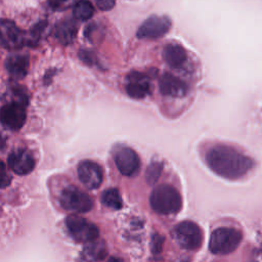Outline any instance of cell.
<instances>
[{
	"instance_id": "1",
	"label": "cell",
	"mask_w": 262,
	"mask_h": 262,
	"mask_svg": "<svg viewBox=\"0 0 262 262\" xmlns=\"http://www.w3.org/2000/svg\"><path fill=\"white\" fill-rule=\"evenodd\" d=\"M206 164L217 175L234 180L245 176L252 168L251 158L227 145H215L206 154Z\"/></svg>"
},
{
	"instance_id": "2",
	"label": "cell",
	"mask_w": 262,
	"mask_h": 262,
	"mask_svg": "<svg viewBox=\"0 0 262 262\" xmlns=\"http://www.w3.org/2000/svg\"><path fill=\"white\" fill-rule=\"evenodd\" d=\"M151 209L161 215L176 214L182 207V198L178 190L170 184L158 185L149 196Z\"/></svg>"
},
{
	"instance_id": "3",
	"label": "cell",
	"mask_w": 262,
	"mask_h": 262,
	"mask_svg": "<svg viewBox=\"0 0 262 262\" xmlns=\"http://www.w3.org/2000/svg\"><path fill=\"white\" fill-rule=\"evenodd\" d=\"M242 232L232 227L215 229L210 237L209 249L213 254L226 255L233 252L241 244Z\"/></svg>"
},
{
	"instance_id": "4",
	"label": "cell",
	"mask_w": 262,
	"mask_h": 262,
	"mask_svg": "<svg viewBox=\"0 0 262 262\" xmlns=\"http://www.w3.org/2000/svg\"><path fill=\"white\" fill-rule=\"evenodd\" d=\"M59 201L61 207L66 211L73 213H86L93 207V202L90 195L73 185L66 187L61 191Z\"/></svg>"
},
{
	"instance_id": "5",
	"label": "cell",
	"mask_w": 262,
	"mask_h": 262,
	"mask_svg": "<svg viewBox=\"0 0 262 262\" xmlns=\"http://www.w3.org/2000/svg\"><path fill=\"white\" fill-rule=\"evenodd\" d=\"M177 244L186 250H199L203 243V232L192 221H183L175 226L172 233Z\"/></svg>"
},
{
	"instance_id": "6",
	"label": "cell",
	"mask_w": 262,
	"mask_h": 262,
	"mask_svg": "<svg viewBox=\"0 0 262 262\" xmlns=\"http://www.w3.org/2000/svg\"><path fill=\"white\" fill-rule=\"evenodd\" d=\"M66 226L70 235L79 243H89L97 239L99 231L95 224L83 217L70 215L66 219Z\"/></svg>"
},
{
	"instance_id": "7",
	"label": "cell",
	"mask_w": 262,
	"mask_h": 262,
	"mask_svg": "<svg viewBox=\"0 0 262 262\" xmlns=\"http://www.w3.org/2000/svg\"><path fill=\"white\" fill-rule=\"evenodd\" d=\"M113 157L118 170L125 176L131 177L138 173L140 160L136 151L124 145H118L113 150Z\"/></svg>"
},
{
	"instance_id": "8",
	"label": "cell",
	"mask_w": 262,
	"mask_h": 262,
	"mask_svg": "<svg viewBox=\"0 0 262 262\" xmlns=\"http://www.w3.org/2000/svg\"><path fill=\"white\" fill-rule=\"evenodd\" d=\"M25 104L19 102H8L0 108V123L7 129L19 130L27 118Z\"/></svg>"
},
{
	"instance_id": "9",
	"label": "cell",
	"mask_w": 262,
	"mask_h": 262,
	"mask_svg": "<svg viewBox=\"0 0 262 262\" xmlns=\"http://www.w3.org/2000/svg\"><path fill=\"white\" fill-rule=\"evenodd\" d=\"M171 28V21L167 16L151 15L145 19L137 31V37L140 39H158L168 33Z\"/></svg>"
},
{
	"instance_id": "10",
	"label": "cell",
	"mask_w": 262,
	"mask_h": 262,
	"mask_svg": "<svg viewBox=\"0 0 262 262\" xmlns=\"http://www.w3.org/2000/svg\"><path fill=\"white\" fill-rule=\"evenodd\" d=\"M27 43L25 34L9 19H0V44L7 49H19Z\"/></svg>"
},
{
	"instance_id": "11",
	"label": "cell",
	"mask_w": 262,
	"mask_h": 262,
	"mask_svg": "<svg viewBox=\"0 0 262 262\" xmlns=\"http://www.w3.org/2000/svg\"><path fill=\"white\" fill-rule=\"evenodd\" d=\"M126 92L135 99H142L151 93V82L149 78L139 72H131L126 78Z\"/></svg>"
},
{
	"instance_id": "12",
	"label": "cell",
	"mask_w": 262,
	"mask_h": 262,
	"mask_svg": "<svg viewBox=\"0 0 262 262\" xmlns=\"http://www.w3.org/2000/svg\"><path fill=\"white\" fill-rule=\"evenodd\" d=\"M78 177L80 181L89 189H96L100 186L103 174L101 167L95 162L85 160L78 165Z\"/></svg>"
},
{
	"instance_id": "13",
	"label": "cell",
	"mask_w": 262,
	"mask_h": 262,
	"mask_svg": "<svg viewBox=\"0 0 262 262\" xmlns=\"http://www.w3.org/2000/svg\"><path fill=\"white\" fill-rule=\"evenodd\" d=\"M9 168L18 175H27L31 173L35 167V159L26 149H16L8 157Z\"/></svg>"
},
{
	"instance_id": "14",
	"label": "cell",
	"mask_w": 262,
	"mask_h": 262,
	"mask_svg": "<svg viewBox=\"0 0 262 262\" xmlns=\"http://www.w3.org/2000/svg\"><path fill=\"white\" fill-rule=\"evenodd\" d=\"M159 88L163 95L171 97H182L187 93V85L178 77L165 73L159 81Z\"/></svg>"
},
{
	"instance_id": "15",
	"label": "cell",
	"mask_w": 262,
	"mask_h": 262,
	"mask_svg": "<svg viewBox=\"0 0 262 262\" xmlns=\"http://www.w3.org/2000/svg\"><path fill=\"white\" fill-rule=\"evenodd\" d=\"M30 58L26 54H14L7 57L5 60V68L14 79H23L29 71Z\"/></svg>"
},
{
	"instance_id": "16",
	"label": "cell",
	"mask_w": 262,
	"mask_h": 262,
	"mask_svg": "<svg viewBox=\"0 0 262 262\" xmlns=\"http://www.w3.org/2000/svg\"><path fill=\"white\" fill-rule=\"evenodd\" d=\"M163 58L169 67L173 69H179L186 61L187 54L181 45L170 43L167 44L163 49Z\"/></svg>"
},
{
	"instance_id": "17",
	"label": "cell",
	"mask_w": 262,
	"mask_h": 262,
	"mask_svg": "<svg viewBox=\"0 0 262 262\" xmlns=\"http://www.w3.org/2000/svg\"><path fill=\"white\" fill-rule=\"evenodd\" d=\"M78 26L73 19H64L58 21L54 28L55 38L63 45L71 44L77 35Z\"/></svg>"
},
{
	"instance_id": "18",
	"label": "cell",
	"mask_w": 262,
	"mask_h": 262,
	"mask_svg": "<svg viewBox=\"0 0 262 262\" xmlns=\"http://www.w3.org/2000/svg\"><path fill=\"white\" fill-rule=\"evenodd\" d=\"M107 250L103 241H92L86 243V246L83 249L82 257L84 260L93 262L102 260L106 256Z\"/></svg>"
},
{
	"instance_id": "19",
	"label": "cell",
	"mask_w": 262,
	"mask_h": 262,
	"mask_svg": "<svg viewBox=\"0 0 262 262\" xmlns=\"http://www.w3.org/2000/svg\"><path fill=\"white\" fill-rule=\"evenodd\" d=\"M94 12V7L89 0H79L73 6V14L79 20L89 19Z\"/></svg>"
},
{
	"instance_id": "20",
	"label": "cell",
	"mask_w": 262,
	"mask_h": 262,
	"mask_svg": "<svg viewBox=\"0 0 262 262\" xmlns=\"http://www.w3.org/2000/svg\"><path fill=\"white\" fill-rule=\"evenodd\" d=\"M101 202L104 206L114 210H119L123 206L121 194L117 188L105 189L101 195Z\"/></svg>"
},
{
	"instance_id": "21",
	"label": "cell",
	"mask_w": 262,
	"mask_h": 262,
	"mask_svg": "<svg viewBox=\"0 0 262 262\" xmlns=\"http://www.w3.org/2000/svg\"><path fill=\"white\" fill-rule=\"evenodd\" d=\"M162 168H163V166L159 162H154L148 166V168L146 169V172H145V179L148 184L152 185L158 181V179L160 178V175L162 173Z\"/></svg>"
},
{
	"instance_id": "22",
	"label": "cell",
	"mask_w": 262,
	"mask_h": 262,
	"mask_svg": "<svg viewBox=\"0 0 262 262\" xmlns=\"http://www.w3.org/2000/svg\"><path fill=\"white\" fill-rule=\"evenodd\" d=\"M47 27V21H39L37 23L32 29H31V34H30V42H34V44L37 43V41L41 38V36L43 35V33L45 32V29Z\"/></svg>"
},
{
	"instance_id": "23",
	"label": "cell",
	"mask_w": 262,
	"mask_h": 262,
	"mask_svg": "<svg viewBox=\"0 0 262 262\" xmlns=\"http://www.w3.org/2000/svg\"><path fill=\"white\" fill-rule=\"evenodd\" d=\"M76 0H48L49 6L56 11L68 9L70 6L75 5Z\"/></svg>"
},
{
	"instance_id": "24",
	"label": "cell",
	"mask_w": 262,
	"mask_h": 262,
	"mask_svg": "<svg viewBox=\"0 0 262 262\" xmlns=\"http://www.w3.org/2000/svg\"><path fill=\"white\" fill-rule=\"evenodd\" d=\"M11 182V176L8 174L5 164L0 160V188L7 187Z\"/></svg>"
},
{
	"instance_id": "25",
	"label": "cell",
	"mask_w": 262,
	"mask_h": 262,
	"mask_svg": "<svg viewBox=\"0 0 262 262\" xmlns=\"http://www.w3.org/2000/svg\"><path fill=\"white\" fill-rule=\"evenodd\" d=\"M79 57H80V59L83 60L86 64L92 66V64H95V63H96L95 55H94L91 51H88V50H81V51L79 52Z\"/></svg>"
},
{
	"instance_id": "26",
	"label": "cell",
	"mask_w": 262,
	"mask_h": 262,
	"mask_svg": "<svg viewBox=\"0 0 262 262\" xmlns=\"http://www.w3.org/2000/svg\"><path fill=\"white\" fill-rule=\"evenodd\" d=\"M163 241H164V238L161 235L154 234L152 242H151V250H152L154 254H158L161 252Z\"/></svg>"
},
{
	"instance_id": "27",
	"label": "cell",
	"mask_w": 262,
	"mask_h": 262,
	"mask_svg": "<svg viewBox=\"0 0 262 262\" xmlns=\"http://www.w3.org/2000/svg\"><path fill=\"white\" fill-rule=\"evenodd\" d=\"M97 7L101 10H111L115 6V0H95Z\"/></svg>"
},
{
	"instance_id": "28",
	"label": "cell",
	"mask_w": 262,
	"mask_h": 262,
	"mask_svg": "<svg viewBox=\"0 0 262 262\" xmlns=\"http://www.w3.org/2000/svg\"><path fill=\"white\" fill-rule=\"evenodd\" d=\"M106 262H124V260L119 257H110Z\"/></svg>"
}]
</instances>
